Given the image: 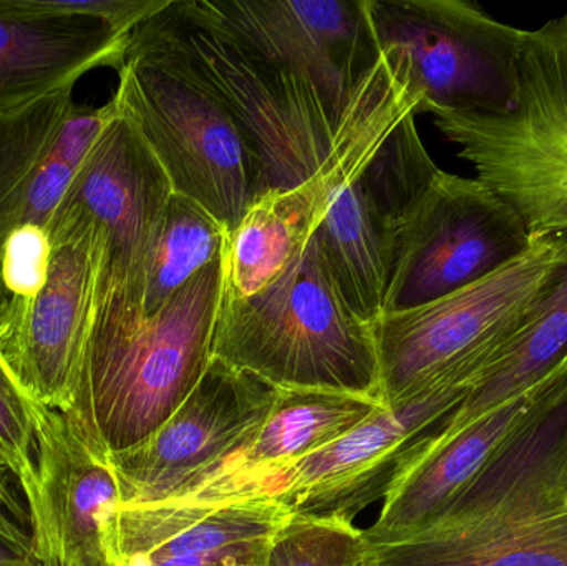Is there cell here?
I'll use <instances>...</instances> for the list:
<instances>
[{
	"instance_id": "obj_1",
	"label": "cell",
	"mask_w": 567,
	"mask_h": 566,
	"mask_svg": "<svg viewBox=\"0 0 567 566\" xmlns=\"http://www.w3.org/2000/svg\"><path fill=\"white\" fill-rule=\"evenodd\" d=\"M362 566H567V369L432 525Z\"/></svg>"
},
{
	"instance_id": "obj_2",
	"label": "cell",
	"mask_w": 567,
	"mask_h": 566,
	"mask_svg": "<svg viewBox=\"0 0 567 566\" xmlns=\"http://www.w3.org/2000/svg\"><path fill=\"white\" fill-rule=\"evenodd\" d=\"M221 298L219 258L152 318L118 325L92 316L70 414L106 454L155 434L195 391L215 358Z\"/></svg>"
},
{
	"instance_id": "obj_3",
	"label": "cell",
	"mask_w": 567,
	"mask_h": 566,
	"mask_svg": "<svg viewBox=\"0 0 567 566\" xmlns=\"http://www.w3.org/2000/svg\"><path fill=\"white\" fill-rule=\"evenodd\" d=\"M213 356L278 389L379 399L372 325L340 295L313 235L268 288L223 296Z\"/></svg>"
},
{
	"instance_id": "obj_4",
	"label": "cell",
	"mask_w": 567,
	"mask_h": 566,
	"mask_svg": "<svg viewBox=\"0 0 567 566\" xmlns=\"http://www.w3.org/2000/svg\"><path fill=\"white\" fill-rule=\"evenodd\" d=\"M128 47L176 63L231 106L258 143L265 193L306 182L336 148L350 99L336 102L312 83L259 59L195 0H173L133 30Z\"/></svg>"
},
{
	"instance_id": "obj_5",
	"label": "cell",
	"mask_w": 567,
	"mask_h": 566,
	"mask_svg": "<svg viewBox=\"0 0 567 566\" xmlns=\"http://www.w3.org/2000/svg\"><path fill=\"white\" fill-rule=\"evenodd\" d=\"M567 256V235L535 236L502 271L372 322L379 399L385 408L452 388H472L525 321Z\"/></svg>"
},
{
	"instance_id": "obj_6",
	"label": "cell",
	"mask_w": 567,
	"mask_h": 566,
	"mask_svg": "<svg viewBox=\"0 0 567 566\" xmlns=\"http://www.w3.org/2000/svg\"><path fill=\"white\" fill-rule=\"evenodd\" d=\"M432 115L460 158L515 208L533 238L567 235V13L526 30L508 112Z\"/></svg>"
},
{
	"instance_id": "obj_7",
	"label": "cell",
	"mask_w": 567,
	"mask_h": 566,
	"mask_svg": "<svg viewBox=\"0 0 567 566\" xmlns=\"http://www.w3.org/2000/svg\"><path fill=\"white\" fill-rule=\"evenodd\" d=\"M113 99L155 153L173 193L235 229L265 193V166L231 106L182 66L132 47Z\"/></svg>"
},
{
	"instance_id": "obj_8",
	"label": "cell",
	"mask_w": 567,
	"mask_h": 566,
	"mask_svg": "<svg viewBox=\"0 0 567 566\" xmlns=\"http://www.w3.org/2000/svg\"><path fill=\"white\" fill-rule=\"evenodd\" d=\"M377 52L406 62L419 113H505L518 90L526 30L468 0H363Z\"/></svg>"
},
{
	"instance_id": "obj_9",
	"label": "cell",
	"mask_w": 567,
	"mask_h": 566,
	"mask_svg": "<svg viewBox=\"0 0 567 566\" xmlns=\"http://www.w3.org/2000/svg\"><path fill=\"white\" fill-rule=\"evenodd\" d=\"M389 241L382 315L468 288L522 258L535 238L495 189L440 169L393 223Z\"/></svg>"
},
{
	"instance_id": "obj_10",
	"label": "cell",
	"mask_w": 567,
	"mask_h": 566,
	"mask_svg": "<svg viewBox=\"0 0 567 566\" xmlns=\"http://www.w3.org/2000/svg\"><path fill=\"white\" fill-rule=\"evenodd\" d=\"M279 389L213 358L178 411L135 447L109 454L120 507L186 501L249 447Z\"/></svg>"
},
{
	"instance_id": "obj_11",
	"label": "cell",
	"mask_w": 567,
	"mask_h": 566,
	"mask_svg": "<svg viewBox=\"0 0 567 566\" xmlns=\"http://www.w3.org/2000/svg\"><path fill=\"white\" fill-rule=\"evenodd\" d=\"M47 233L52 259L45 285L35 296H7L0 305V356L37 404L70 412L105 238L95 222L70 212H56Z\"/></svg>"
},
{
	"instance_id": "obj_12",
	"label": "cell",
	"mask_w": 567,
	"mask_h": 566,
	"mask_svg": "<svg viewBox=\"0 0 567 566\" xmlns=\"http://www.w3.org/2000/svg\"><path fill=\"white\" fill-rule=\"evenodd\" d=\"M403 119L405 110L386 96L353 95L336 148L319 172L300 185L259 195L226 235L223 296L251 298L272 285L312 238L333 193L367 168Z\"/></svg>"
},
{
	"instance_id": "obj_13",
	"label": "cell",
	"mask_w": 567,
	"mask_h": 566,
	"mask_svg": "<svg viewBox=\"0 0 567 566\" xmlns=\"http://www.w3.org/2000/svg\"><path fill=\"white\" fill-rule=\"evenodd\" d=\"M172 195V183L155 153L118 110L56 209L86 216L103 231L96 315L138 321L143 263Z\"/></svg>"
},
{
	"instance_id": "obj_14",
	"label": "cell",
	"mask_w": 567,
	"mask_h": 566,
	"mask_svg": "<svg viewBox=\"0 0 567 566\" xmlns=\"http://www.w3.org/2000/svg\"><path fill=\"white\" fill-rule=\"evenodd\" d=\"M470 389H445L395 408L383 405L349 434L269 478L262 494L279 498L290 514L353 524L360 512L385 498L425 435L465 401Z\"/></svg>"
},
{
	"instance_id": "obj_15",
	"label": "cell",
	"mask_w": 567,
	"mask_h": 566,
	"mask_svg": "<svg viewBox=\"0 0 567 566\" xmlns=\"http://www.w3.org/2000/svg\"><path fill=\"white\" fill-rule=\"evenodd\" d=\"M37 475L25 495L30 548L39 566H110L120 488L109 454L70 412L39 404Z\"/></svg>"
},
{
	"instance_id": "obj_16",
	"label": "cell",
	"mask_w": 567,
	"mask_h": 566,
	"mask_svg": "<svg viewBox=\"0 0 567 566\" xmlns=\"http://www.w3.org/2000/svg\"><path fill=\"white\" fill-rule=\"evenodd\" d=\"M206 17L276 69L349 102L377 52L363 0H195Z\"/></svg>"
},
{
	"instance_id": "obj_17",
	"label": "cell",
	"mask_w": 567,
	"mask_h": 566,
	"mask_svg": "<svg viewBox=\"0 0 567 566\" xmlns=\"http://www.w3.org/2000/svg\"><path fill=\"white\" fill-rule=\"evenodd\" d=\"M118 115L115 99L99 109L76 105L60 90L0 112V305L3 253L22 226L49 228L92 146Z\"/></svg>"
},
{
	"instance_id": "obj_18",
	"label": "cell",
	"mask_w": 567,
	"mask_h": 566,
	"mask_svg": "<svg viewBox=\"0 0 567 566\" xmlns=\"http://www.w3.org/2000/svg\"><path fill=\"white\" fill-rule=\"evenodd\" d=\"M289 515L271 495L120 507L110 566H269Z\"/></svg>"
},
{
	"instance_id": "obj_19",
	"label": "cell",
	"mask_w": 567,
	"mask_h": 566,
	"mask_svg": "<svg viewBox=\"0 0 567 566\" xmlns=\"http://www.w3.org/2000/svg\"><path fill=\"white\" fill-rule=\"evenodd\" d=\"M543 385L458 431H445V421L436 425L386 492L379 518L363 531L367 545L395 544L432 525L515 431Z\"/></svg>"
},
{
	"instance_id": "obj_20",
	"label": "cell",
	"mask_w": 567,
	"mask_h": 566,
	"mask_svg": "<svg viewBox=\"0 0 567 566\" xmlns=\"http://www.w3.org/2000/svg\"><path fill=\"white\" fill-rule=\"evenodd\" d=\"M130 37L85 17L23 16L0 0V112L73 89L92 70L118 72Z\"/></svg>"
},
{
	"instance_id": "obj_21",
	"label": "cell",
	"mask_w": 567,
	"mask_h": 566,
	"mask_svg": "<svg viewBox=\"0 0 567 566\" xmlns=\"http://www.w3.org/2000/svg\"><path fill=\"white\" fill-rule=\"evenodd\" d=\"M380 408L379 399L352 392L279 389L255 441L192 498L265 495L269 478L349 434Z\"/></svg>"
},
{
	"instance_id": "obj_22",
	"label": "cell",
	"mask_w": 567,
	"mask_h": 566,
	"mask_svg": "<svg viewBox=\"0 0 567 566\" xmlns=\"http://www.w3.org/2000/svg\"><path fill=\"white\" fill-rule=\"evenodd\" d=\"M567 369V256L515 335L446 418L453 432L493 409L535 391Z\"/></svg>"
},
{
	"instance_id": "obj_23",
	"label": "cell",
	"mask_w": 567,
	"mask_h": 566,
	"mask_svg": "<svg viewBox=\"0 0 567 566\" xmlns=\"http://www.w3.org/2000/svg\"><path fill=\"white\" fill-rule=\"evenodd\" d=\"M362 173L333 193L313 236L340 295L372 325L383 311L390 241L389 226L367 193Z\"/></svg>"
},
{
	"instance_id": "obj_24",
	"label": "cell",
	"mask_w": 567,
	"mask_h": 566,
	"mask_svg": "<svg viewBox=\"0 0 567 566\" xmlns=\"http://www.w3.org/2000/svg\"><path fill=\"white\" fill-rule=\"evenodd\" d=\"M228 229L203 206L173 193L143 263L138 321L152 318L206 266L221 258Z\"/></svg>"
},
{
	"instance_id": "obj_25",
	"label": "cell",
	"mask_w": 567,
	"mask_h": 566,
	"mask_svg": "<svg viewBox=\"0 0 567 566\" xmlns=\"http://www.w3.org/2000/svg\"><path fill=\"white\" fill-rule=\"evenodd\" d=\"M363 531L350 522L290 514L272 542L269 566H362Z\"/></svg>"
},
{
	"instance_id": "obj_26",
	"label": "cell",
	"mask_w": 567,
	"mask_h": 566,
	"mask_svg": "<svg viewBox=\"0 0 567 566\" xmlns=\"http://www.w3.org/2000/svg\"><path fill=\"white\" fill-rule=\"evenodd\" d=\"M37 409L0 356V465L19 482L23 497L37 475Z\"/></svg>"
},
{
	"instance_id": "obj_27",
	"label": "cell",
	"mask_w": 567,
	"mask_h": 566,
	"mask_svg": "<svg viewBox=\"0 0 567 566\" xmlns=\"http://www.w3.org/2000/svg\"><path fill=\"white\" fill-rule=\"evenodd\" d=\"M173 0H3L9 9L32 17H85L106 23L122 35L169 7Z\"/></svg>"
},
{
	"instance_id": "obj_28",
	"label": "cell",
	"mask_w": 567,
	"mask_h": 566,
	"mask_svg": "<svg viewBox=\"0 0 567 566\" xmlns=\"http://www.w3.org/2000/svg\"><path fill=\"white\" fill-rule=\"evenodd\" d=\"M52 259L49 233L40 226H22L10 236L3 253L7 296L30 298L45 285Z\"/></svg>"
},
{
	"instance_id": "obj_29",
	"label": "cell",
	"mask_w": 567,
	"mask_h": 566,
	"mask_svg": "<svg viewBox=\"0 0 567 566\" xmlns=\"http://www.w3.org/2000/svg\"><path fill=\"white\" fill-rule=\"evenodd\" d=\"M0 566H39L30 545L20 544L0 534Z\"/></svg>"
},
{
	"instance_id": "obj_30",
	"label": "cell",
	"mask_w": 567,
	"mask_h": 566,
	"mask_svg": "<svg viewBox=\"0 0 567 566\" xmlns=\"http://www.w3.org/2000/svg\"><path fill=\"white\" fill-rule=\"evenodd\" d=\"M3 471H6V469L0 465V505H2L7 514L12 515L13 521H16L20 527H23L25 522L29 524V517H27V512H23L22 505H20L16 495H13V492L10 491L9 485H7V477Z\"/></svg>"
},
{
	"instance_id": "obj_31",
	"label": "cell",
	"mask_w": 567,
	"mask_h": 566,
	"mask_svg": "<svg viewBox=\"0 0 567 566\" xmlns=\"http://www.w3.org/2000/svg\"><path fill=\"white\" fill-rule=\"evenodd\" d=\"M0 534L20 542V544L30 545V535H27L23 528L13 518H10V515L3 511L2 505H0Z\"/></svg>"
}]
</instances>
